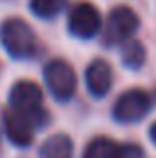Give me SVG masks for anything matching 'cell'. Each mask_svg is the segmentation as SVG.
Listing matches in <instances>:
<instances>
[{"instance_id": "3", "label": "cell", "mask_w": 156, "mask_h": 158, "mask_svg": "<svg viewBox=\"0 0 156 158\" xmlns=\"http://www.w3.org/2000/svg\"><path fill=\"white\" fill-rule=\"evenodd\" d=\"M44 82L56 100H70L76 90V76L64 60H50L44 68Z\"/></svg>"}, {"instance_id": "4", "label": "cell", "mask_w": 156, "mask_h": 158, "mask_svg": "<svg viewBox=\"0 0 156 158\" xmlns=\"http://www.w3.org/2000/svg\"><path fill=\"white\" fill-rule=\"evenodd\" d=\"M136 28H138V16L134 14V10H130L126 6H118L110 12L102 40H104L106 46L124 44L136 32Z\"/></svg>"}, {"instance_id": "12", "label": "cell", "mask_w": 156, "mask_h": 158, "mask_svg": "<svg viewBox=\"0 0 156 158\" xmlns=\"http://www.w3.org/2000/svg\"><path fill=\"white\" fill-rule=\"evenodd\" d=\"M144 58H146V50L140 42H128L126 48H124V52H122V62H124V66H128V68H132V70L140 68V66L144 64Z\"/></svg>"}, {"instance_id": "10", "label": "cell", "mask_w": 156, "mask_h": 158, "mask_svg": "<svg viewBox=\"0 0 156 158\" xmlns=\"http://www.w3.org/2000/svg\"><path fill=\"white\" fill-rule=\"evenodd\" d=\"M42 158H72V140L64 134H56L40 148Z\"/></svg>"}, {"instance_id": "5", "label": "cell", "mask_w": 156, "mask_h": 158, "mask_svg": "<svg viewBox=\"0 0 156 158\" xmlns=\"http://www.w3.org/2000/svg\"><path fill=\"white\" fill-rule=\"evenodd\" d=\"M150 110V96L142 90H130L122 94L114 104V118L122 124H132L142 120Z\"/></svg>"}, {"instance_id": "8", "label": "cell", "mask_w": 156, "mask_h": 158, "mask_svg": "<svg viewBox=\"0 0 156 158\" xmlns=\"http://www.w3.org/2000/svg\"><path fill=\"white\" fill-rule=\"evenodd\" d=\"M4 126H6V134L16 146H28L34 138V122L28 120L26 116L18 114L10 108L4 114Z\"/></svg>"}, {"instance_id": "13", "label": "cell", "mask_w": 156, "mask_h": 158, "mask_svg": "<svg viewBox=\"0 0 156 158\" xmlns=\"http://www.w3.org/2000/svg\"><path fill=\"white\" fill-rule=\"evenodd\" d=\"M150 138H152L154 144H156V122L152 124V128H150Z\"/></svg>"}, {"instance_id": "11", "label": "cell", "mask_w": 156, "mask_h": 158, "mask_svg": "<svg viewBox=\"0 0 156 158\" xmlns=\"http://www.w3.org/2000/svg\"><path fill=\"white\" fill-rule=\"evenodd\" d=\"M66 6V0H30V8L40 18H54Z\"/></svg>"}, {"instance_id": "6", "label": "cell", "mask_w": 156, "mask_h": 158, "mask_svg": "<svg viewBox=\"0 0 156 158\" xmlns=\"http://www.w3.org/2000/svg\"><path fill=\"white\" fill-rule=\"evenodd\" d=\"M68 28L74 36L92 38L100 30V14L92 4H76L68 14Z\"/></svg>"}, {"instance_id": "9", "label": "cell", "mask_w": 156, "mask_h": 158, "mask_svg": "<svg viewBox=\"0 0 156 158\" xmlns=\"http://www.w3.org/2000/svg\"><path fill=\"white\" fill-rule=\"evenodd\" d=\"M86 86L90 94L96 98L106 96V92L112 86V70L104 60H94L86 70Z\"/></svg>"}, {"instance_id": "2", "label": "cell", "mask_w": 156, "mask_h": 158, "mask_svg": "<svg viewBox=\"0 0 156 158\" xmlns=\"http://www.w3.org/2000/svg\"><path fill=\"white\" fill-rule=\"evenodd\" d=\"M10 106L14 112L32 120L34 126H42L44 120H48V116L42 110V92L34 82H16L10 90Z\"/></svg>"}, {"instance_id": "1", "label": "cell", "mask_w": 156, "mask_h": 158, "mask_svg": "<svg viewBox=\"0 0 156 158\" xmlns=\"http://www.w3.org/2000/svg\"><path fill=\"white\" fill-rule=\"evenodd\" d=\"M0 42L14 58H32L38 52V40L32 28L20 18H10L0 26Z\"/></svg>"}, {"instance_id": "7", "label": "cell", "mask_w": 156, "mask_h": 158, "mask_svg": "<svg viewBox=\"0 0 156 158\" xmlns=\"http://www.w3.org/2000/svg\"><path fill=\"white\" fill-rule=\"evenodd\" d=\"M142 148L136 144H118L110 138H96L86 146L84 158H142Z\"/></svg>"}]
</instances>
